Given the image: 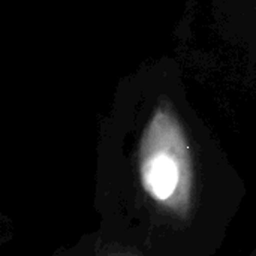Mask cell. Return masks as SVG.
Wrapping results in <instances>:
<instances>
[{"mask_svg": "<svg viewBox=\"0 0 256 256\" xmlns=\"http://www.w3.org/2000/svg\"><path fill=\"white\" fill-rule=\"evenodd\" d=\"M178 182L177 165L168 156H158L146 171V186L158 200H168Z\"/></svg>", "mask_w": 256, "mask_h": 256, "instance_id": "1", "label": "cell"}]
</instances>
